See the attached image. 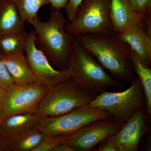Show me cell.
Returning <instances> with one entry per match:
<instances>
[{
    "label": "cell",
    "mask_w": 151,
    "mask_h": 151,
    "mask_svg": "<svg viewBox=\"0 0 151 151\" xmlns=\"http://www.w3.org/2000/svg\"><path fill=\"white\" fill-rule=\"evenodd\" d=\"M74 37L116 80L132 83L136 78L129 46L117 35L93 33Z\"/></svg>",
    "instance_id": "cell-1"
},
{
    "label": "cell",
    "mask_w": 151,
    "mask_h": 151,
    "mask_svg": "<svg viewBox=\"0 0 151 151\" xmlns=\"http://www.w3.org/2000/svg\"><path fill=\"white\" fill-rule=\"evenodd\" d=\"M68 21L60 9L51 7L49 18L46 22L37 18L29 23L35 29L36 42L50 62L58 69L64 70L73 52L75 38L66 31Z\"/></svg>",
    "instance_id": "cell-2"
},
{
    "label": "cell",
    "mask_w": 151,
    "mask_h": 151,
    "mask_svg": "<svg viewBox=\"0 0 151 151\" xmlns=\"http://www.w3.org/2000/svg\"><path fill=\"white\" fill-rule=\"evenodd\" d=\"M63 71L93 99L108 87H124L122 82L108 74L76 39L70 61Z\"/></svg>",
    "instance_id": "cell-3"
},
{
    "label": "cell",
    "mask_w": 151,
    "mask_h": 151,
    "mask_svg": "<svg viewBox=\"0 0 151 151\" xmlns=\"http://www.w3.org/2000/svg\"><path fill=\"white\" fill-rule=\"evenodd\" d=\"M93 98L72 79L48 88L36 112L42 118L60 116L89 105Z\"/></svg>",
    "instance_id": "cell-4"
},
{
    "label": "cell",
    "mask_w": 151,
    "mask_h": 151,
    "mask_svg": "<svg viewBox=\"0 0 151 151\" xmlns=\"http://www.w3.org/2000/svg\"><path fill=\"white\" fill-rule=\"evenodd\" d=\"M121 92L104 91L89 103L91 107L104 110L117 122L125 123L137 111L146 108L144 90L139 78Z\"/></svg>",
    "instance_id": "cell-5"
},
{
    "label": "cell",
    "mask_w": 151,
    "mask_h": 151,
    "mask_svg": "<svg viewBox=\"0 0 151 151\" xmlns=\"http://www.w3.org/2000/svg\"><path fill=\"white\" fill-rule=\"evenodd\" d=\"M110 0H84L75 19L65 25L73 36L87 34L116 35L110 15Z\"/></svg>",
    "instance_id": "cell-6"
},
{
    "label": "cell",
    "mask_w": 151,
    "mask_h": 151,
    "mask_svg": "<svg viewBox=\"0 0 151 151\" xmlns=\"http://www.w3.org/2000/svg\"><path fill=\"white\" fill-rule=\"evenodd\" d=\"M111 118L106 111L88 105L60 116L42 118L36 128L46 136L68 135L93 121Z\"/></svg>",
    "instance_id": "cell-7"
},
{
    "label": "cell",
    "mask_w": 151,
    "mask_h": 151,
    "mask_svg": "<svg viewBox=\"0 0 151 151\" xmlns=\"http://www.w3.org/2000/svg\"><path fill=\"white\" fill-rule=\"evenodd\" d=\"M48 89L37 81L24 85L14 84L6 89L0 103L3 119L15 114L36 112Z\"/></svg>",
    "instance_id": "cell-8"
},
{
    "label": "cell",
    "mask_w": 151,
    "mask_h": 151,
    "mask_svg": "<svg viewBox=\"0 0 151 151\" xmlns=\"http://www.w3.org/2000/svg\"><path fill=\"white\" fill-rule=\"evenodd\" d=\"M125 123L117 122L113 118L96 120L68 135L65 142L76 151L92 150L119 132Z\"/></svg>",
    "instance_id": "cell-9"
},
{
    "label": "cell",
    "mask_w": 151,
    "mask_h": 151,
    "mask_svg": "<svg viewBox=\"0 0 151 151\" xmlns=\"http://www.w3.org/2000/svg\"><path fill=\"white\" fill-rule=\"evenodd\" d=\"M36 40L35 31H32L28 34L25 52L37 81L50 88L70 79L63 70L52 65L46 55L38 47Z\"/></svg>",
    "instance_id": "cell-10"
},
{
    "label": "cell",
    "mask_w": 151,
    "mask_h": 151,
    "mask_svg": "<svg viewBox=\"0 0 151 151\" xmlns=\"http://www.w3.org/2000/svg\"><path fill=\"white\" fill-rule=\"evenodd\" d=\"M146 107L137 111L125 122L119 132L112 136L121 151H137L142 139L150 132Z\"/></svg>",
    "instance_id": "cell-11"
},
{
    "label": "cell",
    "mask_w": 151,
    "mask_h": 151,
    "mask_svg": "<svg viewBox=\"0 0 151 151\" xmlns=\"http://www.w3.org/2000/svg\"><path fill=\"white\" fill-rule=\"evenodd\" d=\"M123 42L137 54L146 65L151 63V33L143 25L129 26L123 32L117 35Z\"/></svg>",
    "instance_id": "cell-12"
},
{
    "label": "cell",
    "mask_w": 151,
    "mask_h": 151,
    "mask_svg": "<svg viewBox=\"0 0 151 151\" xmlns=\"http://www.w3.org/2000/svg\"><path fill=\"white\" fill-rule=\"evenodd\" d=\"M110 15L116 35L123 32L129 26L137 24L145 27V21L130 0H110Z\"/></svg>",
    "instance_id": "cell-13"
},
{
    "label": "cell",
    "mask_w": 151,
    "mask_h": 151,
    "mask_svg": "<svg viewBox=\"0 0 151 151\" xmlns=\"http://www.w3.org/2000/svg\"><path fill=\"white\" fill-rule=\"evenodd\" d=\"M42 117L36 112L15 114L0 122V137L6 139L35 128Z\"/></svg>",
    "instance_id": "cell-14"
},
{
    "label": "cell",
    "mask_w": 151,
    "mask_h": 151,
    "mask_svg": "<svg viewBox=\"0 0 151 151\" xmlns=\"http://www.w3.org/2000/svg\"><path fill=\"white\" fill-rule=\"evenodd\" d=\"M5 63L14 84L24 85L36 81L24 53L4 55Z\"/></svg>",
    "instance_id": "cell-15"
},
{
    "label": "cell",
    "mask_w": 151,
    "mask_h": 151,
    "mask_svg": "<svg viewBox=\"0 0 151 151\" xmlns=\"http://www.w3.org/2000/svg\"><path fill=\"white\" fill-rule=\"evenodd\" d=\"M25 23L12 0H0V37L25 29Z\"/></svg>",
    "instance_id": "cell-16"
},
{
    "label": "cell",
    "mask_w": 151,
    "mask_h": 151,
    "mask_svg": "<svg viewBox=\"0 0 151 151\" xmlns=\"http://www.w3.org/2000/svg\"><path fill=\"white\" fill-rule=\"evenodd\" d=\"M46 136L35 127L2 139L6 151H33Z\"/></svg>",
    "instance_id": "cell-17"
},
{
    "label": "cell",
    "mask_w": 151,
    "mask_h": 151,
    "mask_svg": "<svg viewBox=\"0 0 151 151\" xmlns=\"http://www.w3.org/2000/svg\"><path fill=\"white\" fill-rule=\"evenodd\" d=\"M129 49L134 73L138 76L146 101V109L149 119L151 118V69L139 58L137 54Z\"/></svg>",
    "instance_id": "cell-18"
},
{
    "label": "cell",
    "mask_w": 151,
    "mask_h": 151,
    "mask_svg": "<svg viewBox=\"0 0 151 151\" xmlns=\"http://www.w3.org/2000/svg\"><path fill=\"white\" fill-rule=\"evenodd\" d=\"M28 34L25 29L0 37V51L4 55L24 53Z\"/></svg>",
    "instance_id": "cell-19"
},
{
    "label": "cell",
    "mask_w": 151,
    "mask_h": 151,
    "mask_svg": "<svg viewBox=\"0 0 151 151\" xmlns=\"http://www.w3.org/2000/svg\"><path fill=\"white\" fill-rule=\"evenodd\" d=\"M23 19L29 22L37 18L39 11L43 6L50 4V0H12Z\"/></svg>",
    "instance_id": "cell-20"
},
{
    "label": "cell",
    "mask_w": 151,
    "mask_h": 151,
    "mask_svg": "<svg viewBox=\"0 0 151 151\" xmlns=\"http://www.w3.org/2000/svg\"><path fill=\"white\" fill-rule=\"evenodd\" d=\"M135 9L143 17L145 27L151 31V0H130Z\"/></svg>",
    "instance_id": "cell-21"
},
{
    "label": "cell",
    "mask_w": 151,
    "mask_h": 151,
    "mask_svg": "<svg viewBox=\"0 0 151 151\" xmlns=\"http://www.w3.org/2000/svg\"><path fill=\"white\" fill-rule=\"evenodd\" d=\"M68 135L46 136L44 139L33 151H51L60 143L65 142Z\"/></svg>",
    "instance_id": "cell-22"
},
{
    "label": "cell",
    "mask_w": 151,
    "mask_h": 151,
    "mask_svg": "<svg viewBox=\"0 0 151 151\" xmlns=\"http://www.w3.org/2000/svg\"><path fill=\"white\" fill-rule=\"evenodd\" d=\"M14 84L5 63L4 55L0 51V86L7 89Z\"/></svg>",
    "instance_id": "cell-23"
},
{
    "label": "cell",
    "mask_w": 151,
    "mask_h": 151,
    "mask_svg": "<svg viewBox=\"0 0 151 151\" xmlns=\"http://www.w3.org/2000/svg\"><path fill=\"white\" fill-rule=\"evenodd\" d=\"M84 0H68L65 6V14L68 22L73 21L78 13V10Z\"/></svg>",
    "instance_id": "cell-24"
},
{
    "label": "cell",
    "mask_w": 151,
    "mask_h": 151,
    "mask_svg": "<svg viewBox=\"0 0 151 151\" xmlns=\"http://www.w3.org/2000/svg\"><path fill=\"white\" fill-rule=\"evenodd\" d=\"M97 151H121L117 143L111 136L103 141L98 145Z\"/></svg>",
    "instance_id": "cell-25"
},
{
    "label": "cell",
    "mask_w": 151,
    "mask_h": 151,
    "mask_svg": "<svg viewBox=\"0 0 151 151\" xmlns=\"http://www.w3.org/2000/svg\"><path fill=\"white\" fill-rule=\"evenodd\" d=\"M51 151H76V150L72 146L65 142L55 146Z\"/></svg>",
    "instance_id": "cell-26"
},
{
    "label": "cell",
    "mask_w": 151,
    "mask_h": 151,
    "mask_svg": "<svg viewBox=\"0 0 151 151\" xmlns=\"http://www.w3.org/2000/svg\"><path fill=\"white\" fill-rule=\"evenodd\" d=\"M68 0H50L51 7L58 9L64 8Z\"/></svg>",
    "instance_id": "cell-27"
},
{
    "label": "cell",
    "mask_w": 151,
    "mask_h": 151,
    "mask_svg": "<svg viewBox=\"0 0 151 151\" xmlns=\"http://www.w3.org/2000/svg\"><path fill=\"white\" fill-rule=\"evenodd\" d=\"M6 91V89L0 86V103L2 101Z\"/></svg>",
    "instance_id": "cell-28"
},
{
    "label": "cell",
    "mask_w": 151,
    "mask_h": 151,
    "mask_svg": "<svg viewBox=\"0 0 151 151\" xmlns=\"http://www.w3.org/2000/svg\"><path fill=\"white\" fill-rule=\"evenodd\" d=\"M0 151H6V150L3 144L2 139L1 137H0Z\"/></svg>",
    "instance_id": "cell-29"
},
{
    "label": "cell",
    "mask_w": 151,
    "mask_h": 151,
    "mask_svg": "<svg viewBox=\"0 0 151 151\" xmlns=\"http://www.w3.org/2000/svg\"><path fill=\"white\" fill-rule=\"evenodd\" d=\"M3 119L1 113V111H0V122Z\"/></svg>",
    "instance_id": "cell-30"
}]
</instances>
